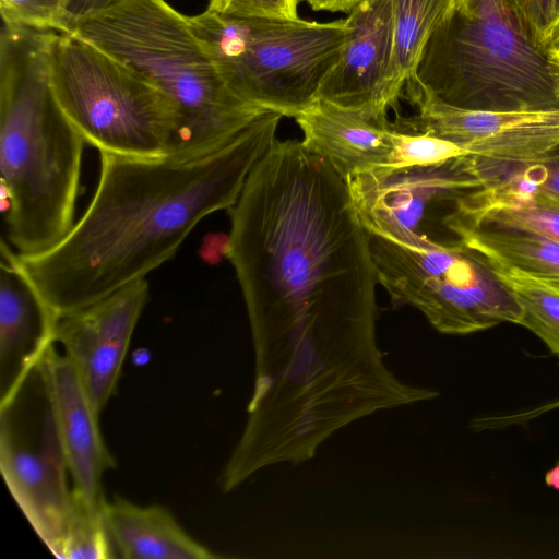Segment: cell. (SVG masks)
Segmentation results:
<instances>
[{"instance_id": "obj_24", "label": "cell", "mask_w": 559, "mask_h": 559, "mask_svg": "<svg viewBox=\"0 0 559 559\" xmlns=\"http://www.w3.org/2000/svg\"><path fill=\"white\" fill-rule=\"evenodd\" d=\"M462 155L468 154L457 144L448 140L425 133L397 131L393 167L431 165Z\"/></svg>"}, {"instance_id": "obj_22", "label": "cell", "mask_w": 559, "mask_h": 559, "mask_svg": "<svg viewBox=\"0 0 559 559\" xmlns=\"http://www.w3.org/2000/svg\"><path fill=\"white\" fill-rule=\"evenodd\" d=\"M488 264L521 306L522 317L518 324L537 335L559 357V287Z\"/></svg>"}, {"instance_id": "obj_33", "label": "cell", "mask_w": 559, "mask_h": 559, "mask_svg": "<svg viewBox=\"0 0 559 559\" xmlns=\"http://www.w3.org/2000/svg\"><path fill=\"white\" fill-rule=\"evenodd\" d=\"M554 59V61L559 66V48L552 49L548 51Z\"/></svg>"}, {"instance_id": "obj_19", "label": "cell", "mask_w": 559, "mask_h": 559, "mask_svg": "<svg viewBox=\"0 0 559 559\" xmlns=\"http://www.w3.org/2000/svg\"><path fill=\"white\" fill-rule=\"evenodd\" d=\"M457 207L469 215L536 230L559 243V201L536 192L479 188Z\"/></svg>"}, {"instance_id": "obj_3", "label": "cell", "mask_w": 559, "mask_h": 559, "mask_svg": "<svg viewBox=\"0 0 559 559\" xmlns=\"http://www.w3.org/2000/svg\"><path fill=\"white\" fill-rule=\"evenodd\" d=\"M47 29L2 21L0 175L10 246L21 257L59 243L74 225L85 140L58 106Z\"/></svg>"}, {"instance_id": "obj_27", "label": "cell", "mask_w": 559, "mask_h": 559, "mask_svg": "<svg viewBox=\"0 0 559 559\" xmlns=\"http://www.w3.org/2000/svg\"><path fill=\"white\" fill-rule=\"evenodd\" d=\"M507 1L542 46L545 34L557 19V0Z\"/></svg>"}, {"instance_id": "obj_31", "label": "cell", "mask_w": 559, "mask_h": 559, "mask_svg": "<svg viewBox=\"0 0 559 559\" xmlns=\"http://www.w3.org/2000/svg\"><path fill=\"white\" fill-rule=\"evenodd\" d=\"M542 46L547 51L559 48V19L554 22L545 34Z\"/></svg>"}, {"instance_id": "obj_32", "label": "cell", "mask_w": 559, "mask_h": 559, "mask_svg": "<svg viewBox=\"0 0 559 559\" xmlns=\"http://www.w3.org/2000/svg\"><path fill=\"white\" fill-rule=\"evenodd\" d=\"M546 485L559 491V462L545 476Z\"/></svg>"}, {"instance_id": "obj_12", "label": "cell", "mask_w": 559, "mask_h": 559, "mask_svg": "<svg viewBox=\"0 0 559 559\" xmlns=\"http://www.w3.org/2000/svg\"><path fill=\"white\" fill-rule=\"evenodd\" d=\"M148 282L136 280L105 298L61 316L60 344L98 414L116 393L135 326L148 299Z\"/></svg>"}, {"instance_id": "obj_6", "label": "cell", "mask_w": 559, "mask_h": 559, "mask_svg": "<svg viewBox=\"0 0 559 559\" xmlns=\"http://www.w3.org/2000/svg\"><path fill=\"white\" fill-rule=\"evenodd\" d=\"M46 57L55 99L86 144L134 157L171 155L179 115L154 84L69 31L47 29Z\"/></svg>"}, {"instance_id": "obj_29", "label": "cell", "mask_w": 559, "mask_h": 559, "mask_svg": "<svg viewBox=\"0 0 559 559\" xmlns=\"http://www.w3.org/2000/svg\"><path fill=\"white\" fill-rule=\"evenodd\" d=\"M556 408H559V399L550 401L546 404L536 406L532 409H527L525 412L516 413V414H508V415H500L499 419L502 426H509L512 424H519L524 423L526 420L533 419L546 412L554 411Z\"/></svg>"}, {"instance_id": "obj_21", "label": "cell", "mask_w": 559, "mask_h": 559, "mask_svg": "<svg viewBox=\"0 0 559 559\" xmlns=\"http://www.w3.org/2000/svg\"><path fill=\"white\" fill-rule=\"evenodd\" d=\"M467 158L480 188L536 192L559 201V144L525 160Z\"/></svg>"}, {"instance_id": "obj_23", "label": "cell", "mask_w": 559, "mask_h": 559, "mask_svg": "<svg viewBox=\"0 0 559 559\" xmlns=\"http://www.w3.org/2000/svg\"><path fill=\"white\" fill-rule=\"evenodd\" d=\"M114 547L103 518V510L91 506L72 489L61 547V559H109Z\"/></svg>"}, {"instance_id": "obj_30", "label": "cell", "mask_w": 559, "mask_h": 559, "mask_svg": "<svg viewBox=\"0 0 559 559\" xmlns=\"http://www.w3.org/2000/svg\"><path fill=\"white\" fill-rule=\"evenodd\" d=\"M314 11L350 12L362 0H305Z\"/></svg>"}, {"instance_id": "obj_28", "label": "cell", "mask_w": 559, "mask_h": 559, "mask_svg": "<svg viewBox=\"0 0 559 559\" xmlns=\"http://www.w3.org/2000/svg\"><path fill=\"white\" fill-rule=\"evenodd\" d=\"M127 0H64L58 29L64 31L74 23L108 10Z\"/></svg>"}, {"instance_id": "obj_14", "label": "cell", "mask_w": 559, "mask_h": 559, "mask_svg": "<svg viewBox=\"0 0 559 559\" xmlns=\"http://www.w3.org/2000/svg\"><path fill=\"white\" fill-rule=\"evenodd\" d=\"M43 365L72 489L103 510V476L116 462L103 440L99 414L71 362L57 352L56 343L45 350Z\"/></svg>"}, {"instance_id": "obj_2", "label": "cell", "mask_w": 559, "mask_h": 559, "mask_svg": "<svg viewBox=\"0 0 559 559\" xmlns=\"http://www.w3.org/2000/svg\"><path fill=\"white\" fill-rule=\"evenodd\" d=\"M283 117L265 111L219 148L194 158L99 152L98 183L79 222L48 251L20 255L59 318L145 278L205 216L229 210L276 141Z\"/></svg>"}, {"instance_id": "obj_5", "label": "cell", "mask_w": 559, "mask_h": 559, "mask_svg": "<svg viewBox=\"0 0 559 559\" xmlns=\"http://www.w3.org/2000/svg\"><path fill=\"white\" fill-rule=\"evenodd\" d=\"M404 88L465 110L559 109V66L507 0H455Z\"/></svg>"}, {"instance_id": "obj_13", "label": "cell", "mask_w": 559, "mask_h": 559, "mask_svg": "<svg viewBox=\"0 0 559 559\" xmlns=\"http://www.w3.org/2000/svg\"><path fill=\"white\" fill-rule=\"evenodd\" d=\"M347 33L335 64L324 76L317 99L359 112L388 126L402 92L393 79L391 0H362L345 19Z\"/></svg>"}, {"instance_id": "obj_10", "label": "cell", "mask_w": 559, "mask_h": 559, "mask_svg": "<svg viewBox=\"0 0 559 559\" xmlns=\"http://www.w3.org/2000/svg\"><path fill=\"white\" fill-rule=\"evenodd\" d=\"M345 181L369 233L423 249L460 243L448 222L460 198L480 188L467 155L431 165L376 168Z\"/></svg>"}, {"instance_id": "obj_4", "label": "cell", "mask_w": 559, "mask_h": 559, "mask_svg": "<svg viewBox=\"0 0 559 559\" xmlns=\"http://www.w3.org/2000/svg\"><path fill=\"white\" fill-rule=\"evenodd\" d=\"M144 76L176 107L171 157L209 154L269 111L226 85L188 16L165 0H127L68 29Z\"/></svg>"}, {"instance_id": "obj_11", "label": "cell", "mask_w": 559, "mask_h": 559, "mask_svg": "<svg viewBox=\"0 0 559 559\" xmlns=\"http://www.w3.org/2000/svg\"><path fill=\"white\" fill-rule=\"evenodd\" d=\"M404 91L417 112L390 121L397 131L433 135L457 144L468 155L496 160L534 158L559 144V109L474 111Z\"/></svg>"}, {"instance_id": "obj_9", "label": "cell", "mask_w": 559, "mask_h": 559, "mask_svg": "<svg viewBox=\"0 0 559 559\" xmlns=\"http://www.w3.org/2000/svg\"><path fill=\"white\" fill-rule=\"evenodd\" d=\"M43 356L0 399V469L35 533L60 558L72 488Z\"/></svg>"}, {"instance_id": "obj_25", "label": "cell", "mask_w": 559, "mask_h": 559, "mask_svg": "<svg viewBox=\"0 0 559 559\" xmlns=\"http://www.w3.org/2000/svg\"><path fill=\"white\" fill-rule=\"evenodd\" d=\"M64 0H0L2 21L34 28L58 29Z\"/></svg>"}, {"instance_id": "obj_18", "label": "cell", "mask_w": 559, "mask_h": 559, "mask_svg": "<svg viewBox=\"0 0 559 559\" xmlns=\"http://www.w3.org/2000/svg\"><path fill=\"white\" fill-rule=\"evenodd\" d=\"M103 518L114 550L126 559H212L217 556L192 538L171 512L123 498L107 501Z\"/></svg>"}, {"instance_id": "obj_15", "label": "cell", "mask_w": 559, "mask_h": 559, "mask_svg": "<svg viewBox=\"0 0 559 559\" xmlns=\"http://www.w3.org/2000/svg\"><path fill=\"white\" fill-rule=\"evenodd\" d=\"M0 399L21 381L53 342L59 316L4 239L0 248Z\"/></svg>"}, {"instance_id": "obj_17", "label": "cell", "mask_w": 559, "mask_h": 559, "mask_svg": "<svg viewBox=\"0 0 559 559\" xmlns=\"http://www.w3.org/2000/svg\"><path fill=\"white\" fill-rule=\"evenodd\" d=\"M455 240L488 262L559 287V243L521 226L476 217L459 207L448 222Z\"/></svg>"}, {"instance_id": "obj_8", "label": "cell", "mask_w": 559, "mask_h": 559, "mask_svg": "<svg viewBox=\"0 0 559 559\" xmlns=\"http://www.w3.org/2000/svg\"><path fill=\"white\" fill-rule=\"evenodd\" d=\"M368 234L378 283L394 305L416 308L438 332L466 335L519 323L521 306L476 251L463 243L412 248Z\"/></svg>"}, {"instance_id": "obj_20", "label": "cell", "mask_w": 559, "mask_h": 559, "mask_svg": "<svg viewBox=\"0 0 559 559\" xmlns=\"http://www.w3.org/2000/svg\"><path fill=\"white\" fill-rule=\"evenodd\" d=\"M455 0H391L393 12V79L403 93L417 71L424 50Z\"/></svg>"}, {"instance_id": "obj_1", "label": "cell", "mask_w": 559, "mask_h": 559, "mask_svg": "<svg viewBox=\"0 0 559 559\" xmlns=\"http://www.w3.org/2000/svg\"><path fill=\"white\" fill-rule=\"evenodd\" d=\"M227 211L224 253L248 313L254 396L298 416L361 397L389 366L369 234L346 181L302 141L276 140Z\"/></svg>"}, {"instance_id": "obj_26", "label": "cell", "mask_w": 559, "mask_h": 559, "mask_svg": "<svg viewBox=\"0 0 559 559\" xmlns=\"http://www.w3.org/2000/svg\"><path fill=\"white\" fill-rule=\"evenodd\" d=\"M300 0H211L207 10L219 15L243 19L293 20Z\"/></svg>"}, {"instance_id": "obj_34", "label": "cell", "mask_w": 559, "mask_h": 559, "mask_svg": "<svg viewBox=\"0 0 559 559\" xmlns=\"http://www.w3.org/2000/svg\"><path fill=\"white\" fill-rule=\"evenodd\" d=\"M557 19H559V0H557Z\"/></svg>"}, {"instance_id": "obj_7", "label": "cell", "mask_w": 559, "mask_h": 559, "mask_svg": "<svg viewBox=\"0 0 559 559\" xmlns=\"http://www.w3.org/2000/svg\"><path fill=\"white\" fill-rule=\"evenodd\" d=\"M188 19L237 97L293 118L317 99L347 33L345 19H243L209 10Z\"/></svg>"}, {"instance_id": "obj_16", "label": "cell", "mask_w": 559, "mask_h": 559, "mask_svg": "<svg viewBox=\"0 0 559 559\" xmlns=\"http://www.w3.org/2000/svg\"><path fill=\"white\" fill-rule=\"evenodd\" d=\"M295 120L302 143L345 180L376 168L393 167L397 131L364 115L316 99Z\"/></svg>"}]
</instances>
